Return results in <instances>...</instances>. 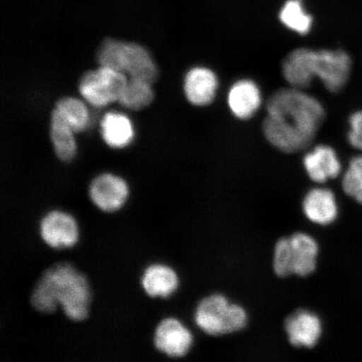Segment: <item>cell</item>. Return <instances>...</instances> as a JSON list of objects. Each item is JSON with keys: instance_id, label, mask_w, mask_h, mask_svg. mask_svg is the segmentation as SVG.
<instances>
[{"instance_id": "e0dca14e", "label": "cell", "mask_w": 362, "mask_h": 362, "mask_svg": "<svg viewBox=\"0 0 362 362\" xmlns=\"http://www.w3.org/2000/svg\"><path fill=\"white\" fill-rule=\"evenodd\" d=\"M102 137L108 146L123 148L133 141L134 130L132 123L126 115L110 112L101 121Z\"/></svg>"}, {"instance_id": "9c48e42d", "label": "cell", "mask_w": 362, "mask_h": 362, "mask_svg": "<svg viewBox=\"0 0 362 362\" xmlns=\"http://www.w3.org/2000/svg\"><path fill=\"white\" fill-rule=\"evenodd\" d=\"M88 196L98 210L105 214H115L128 201L129 187L121 176L103 173L96 176L90 183Z\"/></svg>"}, {"instance_id": "5bb4252c", "label": "cell", "mask_w": 362, "mask_h": 362, "mask_svg": "<svg viewBox=\"0 0 362 362\" xmlns=\"http://www.w3.org/2000/svg\"><path fill=\"white\" fill-rule=\"evenodd\" d=\"M302 206L307 219L320 226L334 223L338 215L336 197L329 189H312L306 194Z\"/></svg>"}, {"instance_id": "ffe728a7", "label": "cell", "mask_w": 362, "mask_h": 362, "mask_svg": "<svg viewBox=\"0 0 362 362\" xmlns=\"http://www.w3.org/2000/svg\"><path fill=\"white\" fill-rule=\"evenodd\" d=\"M279 20L287 28L300 35L309 33L313 23L302 0H288L279 12Z\"/></svg>"}, {"instance_id": "603a6c76", "label": "cell", "mask_w": 362, "mask_h": 362, "mask_svg": "<svg viewBox=\"0 0 362 362\" xmlns=\"http://www.w3.org/2000/svg\"><path fill=\"white\" fill-rule=\"evenodd\" d=\"M348 140L352 147L362 151V111L353 113L350 117Z\"/></svg>"}, {"instance_id": "6da1fadb", "label": "cell", "mask_w": 362, "mask_h": 362, "mask_svg": "<svg viewBox=\"0 0 362 362\" xmlns=\"http://www.w3.org/2000/svg\"><path fill=\"white\" fill-rule=\"evenodd\" d=\"M262 129L268 141L279 151L298 153L313 144L322 125V104L304 90L289 88L276 90L266 104Z\"/></svg>"}, {"instance_id": "30bf717a", "label": "cell", "mask_w": 362, "mask_h": 362, "mask_svg": "<svg viewBox=\"0 0 362 362\" xmlns=\"http://www.w3.org/2000/svg\"><path fill=\"white\" fill-rule=\"evenodd\" d=\"M193 334L185 325L174 317H167L158 323L153 332L156 349L171 358L187 356L193 345Z\"/></svg>"}, {"instance_id": "8992f818", "label": "cell", "mask_w": 362, "mask_h": 362, "mask_svg": "<svg viewBox=\"0 0 362 362\" xmlns=\"http://www.w3.org/2000/svg\"><path fill=\"white\" fill-rule=\"evenodd\" d=\"M318 255V243L310 235L296 233L279 239L274 248V273L280 278L293 274L307 277L314 273Z\"/></svg>"}, {"instance_id": "44dd1931", "label": "cell", "mask_w": 362, "mask_h": 362, "mask_svg": "<svg viewBox=\"0 0 362 362\" xmlns=\"http://www.w3.org/2000/svg\"><path fill=\"white\" fill-rule=\"evenodd\" d=\"M56 110L65 119L74 133H80L87 128L89 113L85 104L74 98H63L56 103Z\"/></svg>"}, {"instance_id": "7402d4cb", "label": "cell", "mask_w": 362, "mask_h": 362, "mask_svg": "<svg viewBox=\"0 0 362 362\" xmlns=\"http://www.w3.org/2000/svg\"><path fill=\"white\" fill-rule=\"evenodd\" d=\"M344 192L362 204V156L353 158L344 175Z\"/></svg>"}, {"instance_id": "277c9868", "label": "cell", "mask_w": 362, "mask_h": 362, "mask_svg": "<svg viewBox=\"0 0 362 362\" xmlns=\"http://www.w3.org/2000/svg\"><path fill=\"white\" fill-rule=\"evenodd\" d=\"M100 66L112 68L129 76L153 84L158 78V68L151 54L141 45L108 38L97 52Z\"/></svg>"}, {"instance_id": "ac0fdd59", "label": "cell", "mask_w": 362, "mask_h": 362, "mask_svg": "<svg viewBox=\"0 0 362 362\" xmlns=\"http://www.w3.org/2000/svg\"><path fill=\"white\" fill-rule=\"evenodd\" d=\"M74 134V130L63 119L60 112L54 108L51 116L49 136L54 151L61 161L70 162L76 156V144Z\"/></svg>"}, {"instance_id": "8fae6325", "label": "cell", "mask_w": 362, "mask_h": 362, "mask_svg": "<svg viewBox=\"0 0 362 362\" xmlns=\"http://www.w3.org/2000/svg\"><path fill=\"white\" fill-rule=\"evenodd\" d=\"M284 329L292 346L305 348L315 347L323 330L319 316L307 310H298L289 315Z\"/></svg>"}, {"instance_id": "5b68a950", "label": "cell", "mask_w": 362, "mask_h": 362, "mask_svg": "<svg viewBox=\"0 0 362 362\" xmlns=\"http://www.w3.org/2000/svg\"><path fill=\"white\" fill-rule=\"evenodd\" d=\"M247 320L244 308L220 293L202 298L194 311L197 327L212 337L238 332L247 327Z\"/></svg>"}, {"instance_id": "d6986e66", "label": "cell", "mask_w": 362, "mask_h": 362, "mask_svg": "<svg viewBox=\"0 0 362 362\" xmlns=\"http://www.w3.org/2000/svg\"><path fill=\"white\" fill-rule=\"evenodd\" d=\"M151 86L152 84L146 81L129 78L117 102L128 110H142L147 107L155 98Z\"/></svg>"}, {"instance_id": "9a60e30c", "label": "cell", "mask_w": 362, "mask_h": 362, "mask_svg": "<svg viewBox=\"0 0 362 362\" xmlns=\"http://www.w3.org/2000/svg\"><path fill=\"white\" fill-rule=\"evenodd\" d=\"M304 165L309 177L317 183L334 179L341 173V165L334 148L328 146H316L307 153Z\"/></svg>"}, {"instance_id": "52a82bcc", "label": "cell", "mask_w": 362, "mask_h": 362, "mask_svg": "<svg viewBox=\"0 0 362 362\" xmlns=\"http://www.w3.org/2000/svg\"><path fill=\"white\" fill-rule=\"evenodd\" d=\"M128 80L123 72L110 67L86 72L79 81V92L90 105L102 107L119 101Z\"/></svg>"}, {"instance_id": "7a4b0ae2", "label": "cell", "mask_w": 362, "mask_h": 362, "mask_svg": "<svg viewBox=\"0 0 362 362\" xmlns=\"http://www.w3.org/2000/svg\"><path fill=\"white\" fill-rule=\"evenodd\" d=\"M90 302L87 277L68 262L45 269L30 296V304L38 313L52 314L60 306L66 318L74 322L88 318Z\"/></svg>"}, {"instance_id": "7c38bea8", "label": "cell", "mask_w": 362, "mask_h": 362, "mask_svg": "<svg viewBox=\"0 0 362 362\" xmlns=\"http://www.w3.org/2000/svg\"><path fill=\"white\" fill-rule=\"evenodd\" d=\"M140 284L148 297L168 298L177 291L180 279L171 267L156 262L144 269Z\"/></svg>"}, {"instance_id": "3957f363", "label": "cell", "mask_w": 362, "mask_h": 362, "mask_svg": "<svg viewBox=\"0 0 362 362\" xmlns=\"http://www.w3.org/2000/svg\"><path fill=\"white\" fill-rule=\"evenodd\" d=\"M351 68V59L345 52L298 48L284 58L282 71L284 79L292 88H310L317 76L329 92L337 93L349 81Z\"/></svg>"}, {"instance_id": "2e32d148", "label": "cell", "mask_w": 362, "mask_h": 362, "mask_svg": "<svg viewBox=\"0 0 362 362\" xmlns=\"http://www.w3.org/2000/svg\"><path fill=\"white\" fill-rule=\"evenodd\" d=\"M228 101L235 116L240 119H248L259 110L261 92L255 81L240 80L230 88Z\"/></svg>"}, {"instance_id": "ba28073f", "label": "cell", "mask_w": 362, "mask_h": 362, "mask_svg": "<svg viewBox=\"0 0 362 362\" xmlns=\"http://www.w3.org/2000/svg\"><path fill=\"white\" fill-rule=\"evenodd\" d=\"M39 235L49 247L58 250L74 247L79 240L78 221L66 211H49L39 221Z\"/></svg>"}, {"instance_id": "4fadbf2b", "label": "cell", "mask_w": 362, "mask_h": 362, "mask_svg": "<svg viewBox=\"0 0 362 362\" xmlns=\"http://www.w3.org/2000/svg\"><path fill=\"white\" fill-rule=\"evenodd\" d=\"M218 80L214 71L206 67H194L187 72L184 90L187 100L196 106H206L214 102Z\"/></svg>"}]
</instances>
